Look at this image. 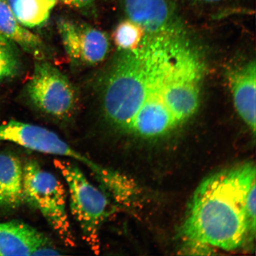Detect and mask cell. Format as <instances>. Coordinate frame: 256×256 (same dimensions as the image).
Instances as JSON below:
<instances>
[{"instance_id": "9a60e30c", "label": "cell", "mask_w": 256, "mask_h": 256, "mask_svg": "<svg viewBox=\"0 0 256 256\" xmlns=\"http://www.w3.org/2000/svg\"><path fill=\"white\" fill-rule=\"evenodd\" d=\"M9 41L0 34V78L14 76L18 70L17 60Z\"/></svg>"}, {"instance_id": "7a4b0ae2", "label": "cell", "mask_w": 256, "mask_h": 256, "mask_svg": "<svg viewBox=\"0 0 256 256\" xmlns=\"http://www.w3.org/2000/svg\"><path fill=\"white\" fill-rule=\"evenodd\" d=\"M148 66L145 38L136 49L122 50L112 64L104 80L102 108L114 126L129 131L146 98Z\"/></svg>"}, {"instance_id": "3957f363", "label": "cell", "mask_w": 256, "mask_h": 256, "mask_svg": "<svg viewBox=\"0 0 256 256\" xmlns=\"http://www.w3.org/2000/svg\"><path fill=\"white\" fill-rule=\"evenodd\" d=\"M54 164L68 186L70 210L83 238L95 254H99L100 230L110 214L108 198L73 163L56 159Z\"/></svg>"}, {"instance_id": "5bb4252c", "label": "cell", "mask_w": 256, "mask_h": 256, "mask_svg": "<svg viewBox=\"0 0 256 256\" xmlns=\"http://www.w3.org/2000/svg\"><path fill=\"white\" fill-rule=\"evenodd\" d=\"M146 35L145 30L140 26L128 18L117 26L112 38L119 50H131L140 46Z\"/></svg>"}, {"instance_id": "52a82bcc", "label": "cell", "mask_w": 256, "mask_h": 256, "mask_svg": "<svg viewBox=\"0 0 256 256\" xmlns=\"http://www.w3.org/2000/svg\"><path fill=\"white\" fill-rule=\"evenodd\" d=\"M67 55L75 62L94 66L103 62L110 49L106 34L84 24L62 18L58 22Z\"/></svg>"}, {"instance_id": "30bf717a", "label": "cell", "mask_w": 256, "mask_h": 256, "mask_svg": "<svg viewBox=\"0 0 256 256\" xmlns=\"http://www.w3.org/2000/svg\"><path fill=\"white\" fill-rule=\"evenodd\" d=\"M234 104L239 116L256 132V66L251 60L228 74Z\"/></svg>"}, {"instance_id": "7c38bea8", "label": "cell", "mask_w": 256, "mask_h": 256, "mask_svg": "<svg viewBox=\"0 0 256 256\" xmlns=\"http://www.w3.org/2000/svg\"><path fill=\"white\" fill-rule=\"evenodd\" d=\"M0 34L38 60H44L46 48L42 40L19 23L6 0H0Z\"/></svg>"}, {"instance_id": "8fae6325", "label": "cell", "mask_w": 256, "mask_h": 256, "mask_svg": "<svg viewBox=\"0 0 256 256\" xmlns=\"http://www.w3.org/2000/svg\"><path fill=\"white\" fill-rule=\"evenodd\" d=\"M24 202V166L14 154L0 153V207L12 210Z\"/></svg>"}, {"instance_id": "5b68a950", "label": "cell", "mask_w": 256, "mask_h": 256, "mask_svg": "<svg viewBox=\"0 0 256 256\" xmlns=\"http://www.w3.org/2000/svg\"><path fill=\"white\" fill-rule=\"evenodd\" d=\"M30 100L38 108L51 116L65 118L74 111L78 97L66 76L43 60L35 64L27 86Z\"/></svg>"}, {"instance_id": "6da1fadb", "label": "cell", "mask_w": 256, "mask_h": 256, "mask_svg": "<svg viewBox=\"0 0 256 256\" xmlns=\"http://www.w3.org/2000/svg\"><path fill=\"white\" fill-rule=\"evenodd\" d=\"M256 184L252 163L210 176L197 188L182 227L188 241L231 251L243 244L250 226L246 200Z\"/></svg>"}, {"instance_id": "277c9868", "label": "cell", "mask_w": 256, "mask_h": 256, "mask_svg": "<svg viewBox=\"0 0 256 256\" xmlns=\"http://www.w3.org/2000/svg\"><path fill=\"white\" fill-rule=\"evenodd\" d=\"M24 202L39 210L60 238L74 247L76 238L66 210L65 188L55 176L30 160L24 166Z\"/></svg>"}, {"instance_id": "4fadbf2b", "label": "cell", "mask_w": 256, "mask_h": 256, "mask_svg": "<svg viewBox=\"0 0 256 256\" xmlns=\"http://www.w3.org/2000/svg\"><path fill=\"white\" fill-rule=\"evenodd\" d=\"M12 14L25 28L46 24L57 0H6Z\"/></svg>"}, {"instance_id": "ba28073f", "label": "cell", "mask_w": 256, "mask_h": 256, "mask_svg": "<svg viewBox=\"0 0 256 256\" xmlns=\"http://www.w3.org/2000/svg\"><path fill=\"white\" fill-rule=\"evenodd\" d=\"M128 18L150 35L182 30V22L172 0H124Z\"/></svg>"}, {"instance_id": "8992f818", "label": "cell", "mask_w": 256, "mask_h": 256, "mask_svg": "<svg viewBox=\"0 0 256 256\" xmlns=\"http://www.w3.org/2000/svg\"><path fill=\"white\" fill-rule=\"evenodd\" d=\"M0 140L14 143L34 152L78 160L90 170L97 165L72 148L52 131L34 124L16 120L1 124Z\"/></svg>"}, {"instance_id": "ac0fdd59", "label": "cell", "mask_w": 256, "mask_h": 256, "mask_svg": "<svg viewBox=\"0 0 256 256\" xmlns=\"http://www.w3.org/2000/svg\"><path fill=\"white\" fill-rule=\"evenodd\" d=\"M186 1L199 6H216L226 4V3L232 2V0H186Z\"/></svg>"}, {"instance_id": "9c48e42d", "label": "cell", "mask_w": 256, "mask_h": 256, "mask_svg": "<svg viewBox=\"0 0 256 256\" xmlns=\"http://www.w3.org/2000/svg\"><path fill=\"white\" fill-rule=\"evenodd\" d=\"M44 234L20 222L0 223V256L59 255Z\"/></svg>"}, {"instance_id": "e0dca14e", "label": "cell", "mask_w": 256, "mask_h": 256, "mask_svg": "<svg viewBox=\"0 0 256 256\" xmlns=\"http://www.w3.org/2000/svg\"><path fill=\"white\" fill-rule=\"evenodd\" d=\"M64 4L81 10L90 8L94 4L96 0H60Z\"/></svg>"}, {"instance_id": "2e32d148", "label": "cell", "mask_w": 256, "mask_h": 256, "mask_svg": "<svg viewBox=\"0 0 256 256\" xmlns=\"http://www.w3.org/2000/svg\"><path fill=\"white\" fill-rule=\"evenodd\" d=\"M256 184L250 190L246 200V212L252 232L256 230Z\"/></svg>"}]
</instances>
